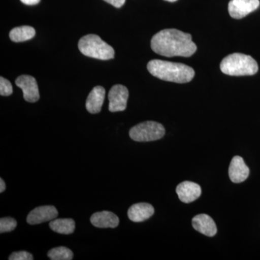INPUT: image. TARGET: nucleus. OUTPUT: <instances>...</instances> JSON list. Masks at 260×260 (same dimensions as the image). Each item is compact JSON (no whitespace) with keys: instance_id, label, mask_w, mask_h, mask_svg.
Masks as SVG:
<instances>
[{"instance_id":"nucleus-1","label":"nucleus","mask_w":260,"mask_h":260,"mask_svg":"<svg viewBox=\"0 0 260 260\" xmlns=\"http://www.w3.org/2000/svg\"><path fill=\"white\" fill-rule=\"evenodd\" d=\"M150 44L154 52L167 57H189L197 51V46L192 42L191 34L177 29L160 30L152 38Z\"/></svg>"},{"instance_id":"nucleus-2","label":"nucleus","mask_w":260,"mask_h":260,"mask_svg":"<svg viewBox=\"0 0 260 260\" xmlns=\"http://www.w3.org/2000/svg\"><path fill=\"white\" fill-rule=\"evenodd\" d=\"M147 68L149 73L155 78L173 83H189L195 75L194 70L191 67L160 59L149 61Z\"/></svg>"},{"instance_id":"nucleus-3","label":"nucleus","mask_w":260,"mask_h":260,"mask_svg":"<svg viewBox=\"0 0 260 260\" xmlns=\"http://www.w3.org/2000/svg\"><path fill=\"white\" fill-rule=\"evenodd\" d=\"M224 74L231 76H246L255 75L259 70L257 62L251 56L234 53L225 56L220 64Z\"/></svg>"},{"instance_id":"nucleus-4","label":"nucleus","mask_w":260,"mask_h":260,"mask_svg":"<svg viewBox=\"0 0 260 260\" xmlns=\"http://www.w3.org/2000/svg\"><path fill=\"white\" fill-rule=\"evenodd\" d=\"M78 48L84 55L102 60L113 59L115 53L112 47L94 34L82 37L78 43Z\"/></svg>"},{"instance_id":"nucleus-5","label":"nucleus","mask_w":260,"mask_h":260,"mask_svg":"<svg viewBox=\"0 0 260 260\" xmlns=\"http://www.w3.org/2000/svg\"><path fill=\"white\" fill-rule=\"evenodd\" d=\"M165 128L156 121H148L133 126L129 130L131 139L137 142H150L161 139Z\"/></svg>"},{"instance_id":"nucleus-6","label":"nucleus","mask_w":260,"mask_h":260,"mask_svg":"<svg viewBox=\"0 0 260 260\" xmlns=\"http://www.w3.org/2000/svg\"><path fill=\"white\" fill-rule=\"evenodd\" d=\"M109 110L111 112H122L126 108L129 91L122 85H115L109 90Z\"/></svg>"},{"instance_id":"nucleus-7","label":"nucleus","mask_w":260,"mask_h":260,"mask_svg":"<svg viewBox=\"0 0 260 260\" xmlns=\"http://www.w3.org/2000/svg\"><path fill=\"white\" fill-rule=\"evenodd\" d=\"M259 0H231L229 13L234 19H242L259 8Z\"/></svg>"},{"instance_id":"nucleus-8","label":"nucleus","mask_w":260,"mask_h":260,"mask_svg":"<svg viewBox=\"0 0 260 260\" xmlns=\"http://www.w3.org/2000/svg\"><path fill=\"white\" fill-rule=\"evenodd\" d=\"M15 84L23 90V97L26 102L35 103L40 99L37 80L30 75H21L15 80Z\"/></svg>"},{"instance_id":"nucleus-9","label":"nucleus","mask_w":260,"mask_h":260,"mask_svg":"<svg viewBox=\"0 0 260 260\" xmlns=\"http://www.w3.org/2000/svg\"><path fill=\"white\" fill-rule=\"evenodd\" d=\"M58 216V211L56 208L52 205H44L38 207L30 211L27 217V222L30 225H37L51 221Z\"/></svg>"},{"instance_id":"nucleus-10","label":"nucleus","mask_w":260,"mask_h":260,"mask_svg":"<svg viewBox=\"0 0 260 260\" xmlns=\"http://www.w3.org/2000/svg\"><path fill=\"white\" fill-rule=\"evenodd\" d=\"M178 197L181 202L190 203L198 200L201 195L202 189L199 184L191 181H183L176 189Z\"/></svg>"},{"instance_id":"nucleus-11","label":"nucleus","mask_w":260,"mask_h":260,"mask_svg":"<svg viewBox=\"0 0 260 260\" xmlns=\"http://www.w3.org/2000/svg\"><path fill=\"white\" fill-rule=\"evenodd\" d=\"M229 175L234 183H242L249 177V167L246 165L242 157L235 156L233 158L229 166Z\"/></svg>"},{"instance_id":"nucleus-12","label":"nucleus","mask_w":260,"mask_h":260,"mask_svg":"<svg viewBox=\"0 0 260 260\" xmlns=\"http://www.w3.org/2000/svg\"><path fill=\"white\" fill-rule=\"evenodd\" d=\"M192 226L195 230L207 237H214L217 233V227L211 217L206 214H200L192 219Z\"/></svg>"},{"instance_id":"nucleus-13","label":"nucleus","mask_w":260,"mask_h":260,"mask_svg":"<svg viewBox=\"0 0 260 260\" xmlns=\"http://www.w3.org/2000/svg\"><path fill=\"white\" fill-rule=\"evenodd\" d=\"M155 213V210L148 203H138L132 205L128 210V217L132 221L140 223L148 220Z\"/></svg>"},{"instance_id":"nucleus-14","label":"nucleus","mask_w":260,"mask_h":260,"mask_svg":"<svg viewBox=\"0 0 260 260\" xmlns=\"http://www.w3.org/2000/svg\"><path fill=\"white\" fill-rule=\"evenodd\" d=\"M106 90L102 86H96L89 93L85 107L90 114H98L102 110L105 99Z\"/></svg>"},{"instance_id":"nucleus-15","label":"nucleus","mask_w":260,"mask_h":260,"mask_svg":"<svg viewBox=\"0 0 260 260\" xmlns=\"http://www.w3.org/2000/svg\"><path fill=\"white\" fill-rule=\"evenodd\" d=\"M90 222L95 227L114 229L119 225V219L112 212L102 211L94 213L90 218Z\"/></svg>"},{"instance_id":"nucleus-16","label":"nucleus","mask_w":260,"mask_h":260,"mask_svg":"<svg viewBox=\"0 0 260 260\" xmlns=\"http://www.w3.org/2000/svg\"><path fill=\"white\" fill-rule=\"evenodd\" d=\"M51 230L60 234H71L74 232L75 222L71 218L54 219L49 223Z\"/></svg>"},{"instance_id":"nucleus-17","label":"nucleus","mask_w":260,"mask_h":260,"mask_svg":"<svg viewBox=\"0 0 260 260\" xmlns=\"http://www.w3.org/2000/svg\"><path fill=\"white\" fill-rule=\"evenodd\" d=\"M35 35V29L28 25L16 27L10 32V39L14 42H23L30 40Z\"/></svg>"},{"instance_id":"nucleus-18","label":"nucleus","mask_w":260,"mask_h":260,"mask_svg":"<svg viewBox=\"0 0 260 260\" xmlns=\"http://www.w3.org/2000/svg\"><path fill=\"white\" fill-rule=\"evenodd\" d=\"M48 256L51 260H71L73 259V253L65 246H59L49 250Z\"/></svg>"},{"instance_id":"nucleus-19","label":"nucleus","mask_w":260,"mask_h":260,"mask_svg":"<svg viewBox=\"0 0 260 260\" xmlns=\"http://www.w3.org/2000/svg\"><path fill=\"white\" fill-rule=\"evenodd\" d=\"M17 227V221L14 218H2L0 219V233L13 232Z\"/></svg>"},{"instance_id":"nucleus-20","label":"nucleus","mask_w":260,"mask_h":260,"mask_svg":"<svg viewBox=\"0 0 260 260\" xmlns=\"http://www.w3.org/2000/svg\"><path fill=\"white\" fill-rule=\"evenodd\" d=\"M13 86L9 80L1 77L0 78V95L3 96H9L13 93Z\"/></svg>"},{"instance_id":"nucleus-21","label":"nucleus","mask_w":260,"mask_h":260,"mask_svg":"<svg viewBox=\"0 0 260 260\" xmlns=\"http://www.w3.org/2000/svg\"><path fill=\"white\" fill-rule=\"evenodd\" d=\"M10 260H32L34 256L31 254L25 251H15L9 256Z\"/></svg>"},{"instance_id":"nucleus-22","label":"nucleus","mask_w":260,"mask_h":260,"mask_svg":"<svg viewBox=\"0 0 260 260\" xmlns=\"http://www.w3.org/2000/svg\"><path fill=\"white\" fill-rule=\"evenodd\" d=\"M109 4L113 5L115 8H119L122 7L125 3L126 0H104Z\"/></svg>"},{"instance_id":"nucleus-23","label":"nucleus","mask_w":260,"mask_h":260,"mask_svg":"<svg viewBox=\"0 0 260 260\" xmlns=\"http://www.w3.org/2000/svg\"><path fill=\"white\" fill-rule=\"evenodd\" d=\"M23 4L27 5H35L39 4L41 0H20Z\"/></svg>"},{"instance_id":"nucleus-24","label":"nucleus","mask_w":260,"mask_h":260,"mask_svg":"<svg viewBox=\"0 0 260 260\" xmlns=\"http://www.w3.org/2000/svg\"><path fill=\"white\" fill-rule=\"evenodd\" d=\"M5 189H6V184H5L4 180L1 178L0 179V192L3 193Z\"/></svg>"},{"instance_id":"nucleus-25","label":"nucleus","mask_w":260,"mask_h":260,"mask_svg":"<svg viewBox=\"0 0 260 260\" xmlns=\"http://www.w3.org/2000/svg\"><path fill=\"white\" fill-rule=\"evenodd\" d=\"M165 1L170 2V3H174V2L177 1V0H165Z\"/></svg>"}]
</instances>
